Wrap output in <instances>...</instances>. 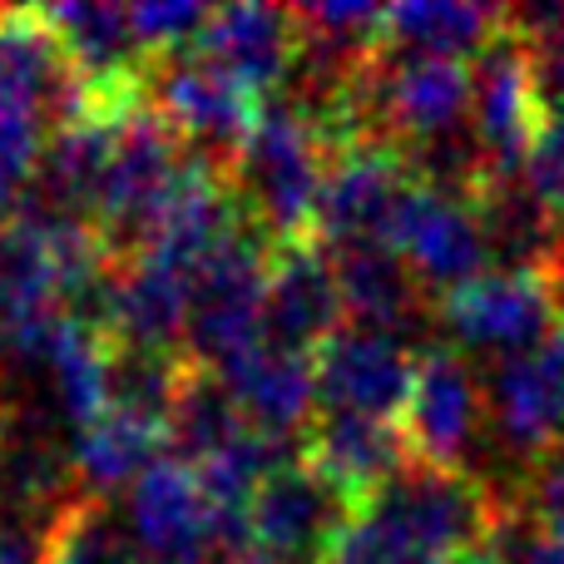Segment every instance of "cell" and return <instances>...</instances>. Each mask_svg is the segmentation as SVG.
<instances>
[{"label": "cell", "instance_id": "e0dca14e", "mask_svg": "<svg viewBox=\"0 0 564 564\" xmlns=\"http://www.w3.org/2000/svg\"><path fill=\"white\" fill-rule=\"evenodd\" d=\"M218 377L234 391L248 426L282 441V446H288V436H297L302 426H312V411H317V371H312L307 351L263 337L248 351H238L228 367H218Z\"/></svg>", "mask_w": 564, "mask_h": 564}, {"label": "cell", "instance_id": "1f68e13d", "mask_svg": "<svg viewBox=\"0 0 564 564\" xmlns=\"http://www.w3.org/2000/svg\"><path fill=\"white\" fill-rule=\"evenodd\" d=\"M0 466H6V416H0Z\"/></svg>", "mask_w": 564, "mask_h": 564}, {"label": "cell", "instance_id": "d4e9b609", "mask_svg": "<svg viewBox=\"0 0 564 564\" xmlns=\"http://www.w3.org/2000/svg\"><path fill=\"white\" fill-rule=\"evenodd\" d=\"M129 15H134V30L144 40L149 59H169L198 45L214 10L194 6V0H144V6H129Z\"/></svg>", "mask_w": 564, "mask_h": 564}, {"label": "cell", "instance_id": "603a6c76", "mask_svg": "<svg viewBox=\"0 0 564 564\" xmlns=\"http://www.w3.org/2000/svg\"><path fill=\"white\" fill-rule=\"evenodd\" d=\"M248 431L253 426H248V416L238 411L224 377H214V371H204V367H188L174 411H169V441H174L178 460L204 466V460H214L218 451H228L234 441H243Z\"/></svg>", "mask_w": 564, "mask_h": 564}, {"label": "cell", "instance_id": "4316f807", "mask_svg": "<svg viewBox=\"0 0 564 564\" xmlns=\"http://www.w3.org/2000/svg\"><path fill=\"white\" fill-rule=\"evenodd\" d=\"M510 496L540 520L545 535H564V446L550 451L545 460H535L525 476H516Z\"/></svg>", "mask_w": 564, "mask_h": 564}, {"label": "cell", "instance_id": "4fadbf2b", "mask_svg": "<svg viewBox=\"0 0 564 564\" xmlns=\"http://www.w3.org/2000/svg\"><path fill=\"white\" fill-rule=\"evenodd\" d=\"M486 416L525 476L564 446V327L540 347L506 357L486 377Z\"/></svg>", "mask_w": 564, "mask_h": 564}, {"label": "cell", "instance_id": "5b68a950", "mask_svg": "<svg viewBox=\"0 0 564 564\" xmlns=\"http://www.w3.org/2000/svg\"><path fill=\"white\" fill-rule=\"evenodd\" d=\"M273 238L243 218L224 243L208 253L194 278V307H188L184 347L198 367H228L238 351L263 341L268 312V268H273Z\"/></svg>", "mask_w": 564, "mask_h": 564}, {"label": "cell", "instance_id": "cb8c5ba5", "mask_svg": "<svg viewBox=\"0 0 564 564\" xmlns=\"http://www.w3.org/2000/svg\"><path fill=\"white\" fill-rule=\"evenodd\" d=\"M45 564H144V550L105 500H69L50 530Z\"/></svg>", "mask_w": 564, "mask_h": 564}, {"label": "cell", "instance_id": "6da1fadb", "mask_svg": "<svg viewBox=\"0 0 564 564\" xmlns=\"http://www.w3.org/2000/svg\"><path fill=\"white\" fill-rule=\"evenodd\" d=\"M85 119V85L45 10H0V169L35 178L50 139Z\"/></svg>", "mask_w": 564, "mask_h": 564}, {"label": "cell", "instance_id": "ba28073f", "mask_svg": "<svg viewBox=\"0 0 564 564\" xmlns=\"http://www.w3.org/2000/svg\"><path fill=\"white\" fill-rule=\"evenodd\" d=\"M411 184H416V169H411L406 149H397V144L341 149V154H332L312 238H322L332 253H347V248H391V224H397Z\"/></svg>", "mask_w": 564, "mask_h": 564}, {"label": "cell", "instance_id": "9c48e42d", "mask_svg": "<svg viewBox=\"0 0 564 564\" xmlns=\"http://www.w3.org/2000/svg\"><path fill=\"white\" fill-rule=\"evenodd\" d=\"M184 169L188 164L178 154V134L149 105H139L134 115L119 119L115 159H109L105 198H99V234H105V243L139 253Z\"/></svg>", "mask_w": 564, "mask_h": 564}, {"label": "cell", "instance_id": "5bb4252c", "mask_svg": "<svg viewBox=\"0 0 564 564\" xmlns=\"http://www.w3.org/2000/svg\"><path fill=\"white\" fill-rule=\"evenodd\" d=\"M480 421H486V381H476L456 347H426L416 367V391L401 416L411 460L466 470V456L480 441Z\"/></svg>", "mask_w": 564, "mask_h": 564}, {"label": "cell", "instance_id": "83f0119b", "mask_svg": "<svg viewBox=\"0 0 564 564\" xmlns=\"http://www.w3.org/2000/svg\"><path fill=\"white\" fill-rule=\"evenodd\" d=\"M530 45V69H535V95L545 115L564 109V30H520Z\"/></svg>", "mask_w": 564, "mask_h": 564}, {"label": "cell", "instance_id": "7402d4cb", "mask_svg": "<svg viewBox=\"0 0 564 564\" xmlns=\"http://www.w3.org/2000/svg\"><path fill=\"white\" fill-rule=\"evenodd\" d=\"M506 25L510 10L476 6V0H401L387 10V50L476 59Z\"/></svg>", "mask_w": 564, "mask_h": 564}, {"label": "cell", "instance_id": "9a60e30c", "mask_svg": "<svg viewBox=\"0 0 564 564\" xmlns=\"http://www.w3.org/2000/svg\"><path fill=\"white\" fill-rule=\"evenodd\" d=\"M351 506L307 466L282 460L248 500V540L273 564H322Z\"/></svg>", "mask_w": 564, "mask_h": 564}, {"label": "cell", "instance_id": "2e32d148", "mask_svg": "<svg viewBox=\"0 0 564 564\" xmlns=\"http://www.w3.org/2000/svg\"><path fill=\"white\" fill-rule=\"evenodd\" d=\"M341 327H347V302H341L332 258L317 243H278L273 268H268L263 337L312 357Z\"/></svg>", "mask_w": 564, "mask_h": 564}, {"label": "cell", "instance_id": "f546056e", "mask_svg": "<svg viewBox=\"0 0 564 564\" xmlns=\"http://www.w3.org/2000/svg\"><path fill=\"white\" fill-rule=\"evenodd\" d=\"M25 194H30L25 178H15V174L0 169V234L20 224V214H25Z\"/></svg>", "mask_w": 564, "mask_h": 564}, {"label": "cell", "instance_id": "484cf974", "mask_svg": "<svg viewBox=\"0 0 564 564\" xmlns=\"http://www.w3.org/2000/svg\"><path fill=\"white\" fill-rule=\"evenodd\" d=\"M520 178H525V188L550 208V218L564 228V109L540 119L535 144H530L525 174Z\"/></svg>", "mask_w": 564, "mask_h": 564}, {"label": "cell", "instance_id": "8fae6325", "mask_svg": "<svg viewBox=\"0 0 564 564\" xmlns=\"http://www.w3.org/2000/svg\"><path fill=\"white\" fill-rule=\"evenodd\" d=\"M391 253H401V263L436 297L486 278L490 263H496L476 204L441 194V188L421 184V178L411 184L406 204H401L397 224H391Z\"/></svg>", "mask_w": 564, "mask_h": 564}, {"label": "cell", "instance_id": "7c38bea8", "mask_svg": "<svg viewBox=\"0 0 564 564\" xmlns=\"http://www.w3.org/2000/svg\"><path fill=\"white\" fill-rule=\"evenodd\" d=\"M149 109L174 129L178 139L198 149H228V159L238 154L248 134H253L258 115H263L268 99H258L253 89H243L234 75L204 59L198 50H184V55H169L149 65Z\"/></svg>", "mask_w": 564, "mask_h": 564}, {"label": "cell", "instance_id": "30bf717a", "mask_svg": "<svg viewBox=\"0 0 564 564\" xmlns=\"http://www.w3.org/2000/svg\"><path fill=\"white\" fill-rule=\"evenodd\" d=\"M421 357L401 337L371 327H341L312 351V371H317V401L337 416H371V421H397L406 416V401L416 391Z\"/></svg>", "mask_w": 564, "mask_h": 564}, {"label": "cell", "instance_id": "44dd1931", "mask_svg": "<svg viewBox=\"0 0 564 564\" xmlns=\"http://www.w3.org/2000/svg\"><path fill=\"white\" fill-rule=\"evenodd\" d=\"M337 268V288L347 302L351 327H371L387 332V337L406 341L421 327V282L401 263V253L391 248H347V253H332Z\"/></svg>", "mask_w": 564, "mask_h": 564}, {"label": "cell", "instance_id": "d6986e66", "mask_svg": "<svg viewBox=\"0 0 564 564\" xmlns=\"http://www.w3.org/2000/svg\"><path fill=\"white\" fill-rule=\"evenodd\" d=\"M307 460L351 510L361 500H371L391 476L411 466L406 436H401L397 421H371V416H337V411H322L312 421L307 436Z\"/></svg>", "mask_w": 564, "mask_h": 564}, {"label": "cell", "instance_id": "4dcf8cb0", "mask_svg": "<svg viewBox=\"0 0 564 564\" xmlns=\"http://www.w3.org/2000/svg\"><path fill=\"white\" fill-rule=\"evenodd\" d=\"M530 564H564V535H545Z\"/></svg>", "mask_w": 564, "mask_h": 564}, {"label": "cell", "instance_id": "52a82bcc", "mask_svg": "<svg viewBox=\"0 0 564 564\" xmlns=\"http://www.w3.org/2000/svg\"><path fill=\"white\" fill-rule=\"evenodd\" d=\"M470 79H476V105H470V134H476L480 164H486V184H510L525 174L535 129L545 119L535 95V69H530V45L516 25H506L476 59H470Z\"/></svg>", "mask_w": 564, "mask_h": 564}, {"label": "cell", "instance_id": "ffe728a7", "mask_svg": "<svg viewBox=\"0 0 564 564\" xmlns=\"http://www.w3.org/2000/svg\"><path fill=\"white\" fill-rule=\"evenodd\" d=\"M169 431L159 421L129 416V411H99L89 426L75 431L69 441V466L75 480L95 496H115V490H134L149 470L164 460Z\"/></svg>", "mask_w": 564, "mask_h": 564}, {"label": "cell", "instance_id": "277c9868", "mask_svg": "<svg viewBox=\"0 0 564 564\" xmlns=\"http://www.w3.org/2000/svg\"><path fill=\"white\" fill-rule=\"evenodd\" d=\"M129 530H134L144 564H218L248 540V516L218 506L188 460H159L129 490Z\"/></svg>", "mask_w": 564, "mask_h": 564}, {"label": "cell", "instance_id": "ac0fdd59", "mask_svg": "<svg viewBox=\"0 0 564 564\" xmlns=\"http://www.w3.org/2000/svg\"><path fill=\"white\" fill-rule=\"evenodd\" d=\"M198 55L214 59L224 75H234L243 89L268 99L282 79L297 69L302 55V30L292 10L278 6H224L208 15L204 35H198Z\"/></svg>", "mask_w": 564, "mask_h": 564}, {"label": "cell", "instance_id": "d6a6232c", "mask_svg": "<svg viewBox=\"0 0 564 564\" xmlns=\"http://www.w3.org/2000/svg\"><path fill=\"white\" fill-rule=\"evenodd\" d=\"M436 564H470V560H436Z\"/></svg>", "mask_w": 564, "mask_h": 564}, {"label": "cell", "instance_id": "7a4b0ae2", "mask_svg": "<svg viewBox=\"0 0 564 564\" xmlns=\"http://www.w3.org/2000/svg\"><path fill=\"white\" fill-rule=\"evenodd\" d=\"M327 169L332 144L317 119L302 105H273L268 99L253 134L238 144L228 178H234L248 218L273 243H312Z\"/></svg>", "mask_w": 564, "mask_h": 564}, {"label": "cell", "instance_id": "f1b7e54d", "mask_svg": "<svg viewBox=\"0 0 564 564\" xmlns=\"http://www.w3.org/2000/svg\"><path fill=\"white\" fill-rule=\"evenodd\" d=\"M55 520L10 516V510H0V564H45V555H50V530H55Z\"/></svg>", "mask_w": 564, "mask_h": 564}, {"label": "cell", "instance_id": "8992f818", "mask_svg": "<svg viewBox=\"0 0 564 564\" xmlns=\"http://www.w3.org/2000/svg\"><path fill=\"white\" fill-rule=\"evenodd\" d=\"M564 302L550 268H490L486 278L436 297V327L456 351L520 357L564 327Z\"/></svg>", "mask_w": 564, "mask_h": 564}, {"label": "cell", "instance_id": "3957f363", "mask_svg": "<svg viewBox=\"0 0 564 564\" xmlns=\"http://www.w3.org/2000/svg\"><path fill=\"white\" fill-rule=\"evenodd\" d=\"M500 500L506 496H496V486L476 470H441L411 460L357 510H371L421 564H436L476 555L486 530L496 525Z\"/></svg>", "mask_w": 564, "mask_h": 564}]
</instances>
